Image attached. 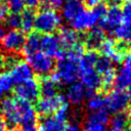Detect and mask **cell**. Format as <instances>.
Masks as SVG:
<instances>
[{"mask_svg": "<svg viewBox=\"0 0 131 131\" xmlns=\"http://www.w3.org/2000/svg\"><path fill=\"white\" fill-rule=\"evenodd\" d=\"M80 75L78 62L68 58L64 54L57 61L55 71L51 75V79L58 85H71L77 82Z\"/></svg>", "mask_w": 131, "mask_h": 131, "instance_id": "obj_1", "label": "cell"}, {"mask_svg": "<svg viewBox=\"0 0 131 131\" xmlns=\"http://www.w3.org/2000/svg\"><path fill=\"white\" fill-rule=\"evenodd\" d=\"M61 23V15L55 9L44 7L35 15L34 29L42 34H52L60 28Z\"/></svg>", "mask_w": 131, "mask_h": 131, "instance_id": "obj_2", "label": "cell"}, {"mask_svg": "<svg viewBox=\"0 0 131 131\" xmlns=\"http://www.w3.org/2000/svg\"><path fill=\"white\" fill-rule=\"evenodd\" d=\"M27 62L34 73L43 77L49 75L54 69V61L52 57L46 55L40 50L28 55Z\"/></svg>", "mask_w": 131, "mask_h": 131, "instance_id": "obj_3", "label": "cell"}, {"mask_svg": "<svg viewBox=\"0 0 131 131\" xmlns=\"http://www.w3.org/2000/svg\"><path fill=\"white\" fill-rule=\"evenodd\" d=\"M128 105V97L124 89L115 88L104 96V107L108 113L116 114L126 111Z\"/></svg>", "mask_w": 131, "mask_h": 131, "instance_id": "obj_4", "label": "cell"}, {"mask_svg": "<svg viewBox=\"0 0 131 131\" xmlns=\"http://www.w3.org/2000/svg\"><path fill=\"white\" fill-rule=\"evenodd\" d=\"M99 20H100L99 16L92 8L90 10L84 9L73 20H71L70 24H71V28L74 29L75 31L83 32V31H89L92 28L96 27Z\"/></svg>", "mask_w": 131, "mask_h": 131, "instance_id": "obj_5", "label": "cell"}, {"mask_svg": "<svg viewBox=\"0 0 131 131\" xmlns=\"http://www.w3.org/2000/svg\"><path fill=\"white\" fill-rule=\"evenodd\" d=\"M13 93L16 99L26 100L29 102L37 101L40 97L39 82H37L34 78L31 80H28L21 84L16 85Z\"/></svg>", "mask_w": 131, "mask_h": 131, "instance_id": "obj_6", "label": "cell"}, {"mask_svg": "<svg viewBox=\"0 0 131 131\" xmlns=\"http://www.w3.org/2000/svg\"><path fill=\"white\" fill-rule=\"evenodd\" d=\"M40 50L50 57H55L59 59L63 56L64 52L62 50L61 44L59 42L58 36L52 34H43L40 37Z\"/></svg>", "mask_w": 131, "mask_h": 131, "instance_id": "obj_7", "label": "cell"}, {"mask_svg": "<svg viewBox=\"0 0 131 131\" xmlns=\"http://www.w3.org/2000/svg\"><path fill=\"white\" fill-rule=\"evenodd\" d=\"M26 42V36L24 32L19 30H9L4 33L2 38V47L8 53H16L21 51Z\"/></svg>", "mask_w": 131, "mask_h": 131, "instance_id": "obj_8", "label": "cell"}, {"mask_svg": "<svg viewBox=\"0 0 131 131\" xmlns=\"http://www.w3.org/2000/svg\"><path fill=\"white\" fill-rule=\"evenodd\" d=\"M99 50L101 54L107 58H110L113 63H120L123 61L126 51L125 48L121 45H118L114 39L104 38L99 46Z\"/></svg>", "mask_w": 131, "mask_h": 131, "instance_id": "obj_9", "label": "cell"}, {"mask_svg": "<svg viewBox=\"0 0 131 131\" xmlns=\"http://www.w3.org/2000/svg\"><path fill=\"white\" fill-rule=\"evenodd\" d=\"M0 116L5 120L7 126L15 128L18 125V112L16 99L11 97L2 98L0 101Z\"/></svg>", "mask_w": 131, "mask_h": 131, "instance_id": "obj_10", "label": "cell"}, {"mask_svg": "<svg viewBox=\"0 0 131 131\" xmlns=\"http://www.w3.org/2000/svg\"><path fill=\"white\" fill-rule=\"evenodd\" d=\"M123 23L121 7L119 4H113L107 9L103 17L99 20L100 29L108 33H113L114 30Z\"/></svg>", "mask_w": 131, "mask_h": 131, "instance_id": "obj_11", "label": "cell"}, {"mask_svg": "<svg viewBox=\"0 0 131 131\" xmlns=\"http://www.w3.org/2000/svg\"><path fill=\"white\" fill-rule=\"evenodd\" d=\"M16 104L18 112V124L21 125L23 127L36 125L38 121V116L36 108L33 106L32 102L21 99H16Z\"/></svg>", "mask_w": 131, "mask_h": 131, "instance_id": "obj_12", "label": "cell"}, {"mask_svg": "<svg viewBox=\"0 0 131 131\" xmlns=\"http://www.w3.org/2000/svg\"><path fill=\"white\" fill-rule=\"evenodd\" d=\"M66 101L64 96L61 94H55L48 97L42 96V98L37 100L36 112L42 116H50L51 114L55 113L56 110Z\"/></svg>", "mask_w": 131, "mask_h": 131, "instance_id": "obj_13", "label": "cell"}, {"mask_svg": "<svg viewBox=\"0 0 131 131\" xmlns=\"http://www.w3.org/2000/svg\"><path fill=\"white\" fill-rule=\"evenodd\" d=\"M9 75L12 79L13 84L18 85L21 84L28 80L33 79L34 72L32 71L29 63L25 60L18 59L10 69H9Z\"/></svg>", "mask_w": 131, "mask_h": 131, "instance_id": "obj_14", "label": "cell"}, {"mask_svg": "<svg viewBox=\"0 0 131 131\" xmlns=\"http://www.w3.org/2000/svg\"><path fill=\"white\" fill-rule=\"evenodd\" d=\"M64 98L67 102L72 105L75 106L82 105L87 98V90L82 83L75 82L69 85Z\"/></svg>", "mask_w": 131, "mask_h": 131, "instance_id": "obj_15", "label": "cell"}, {"mask_svg": "<svg viewBox=\"0 0 131 131\" xmlns=\"http://www.w3.org/2000/svg\"><path fill=\"white\" fill-rule=\"evenodd\" d=\"M79 78H81V83L87 90V95L89 93H93L101 88V80L100 76L96 73L94 69L85 70L80 72Z\"/></svg>", "mask_w": 131, "mask_h": 131, "instance_id": "obj_16", "label": "cell"}, {"mask_svg": "<svg viewBox=\"0 0 131 131\" xmlns=\"http://www.w3.org/2000/svg\"><path fill=\"white\" fill-rule=\"evenodd\" d=\"M60 8L61 18H64L69 23L85 9L84 4L81 0H66Z\"/></svg>", "mask_w": 131, "mask_h": 131, "instance_id": "obj_17", "label": "cell"}, {"mask_svg": "<svg viewBox=\"0 0 131 131\" xmlns=\"http://www.w3.org/2000/svg\"><path fill=\"white\" fill-rule=\"evenodd\" d=\"M58 39L61 44V47L67 50L80 43L79 34L72 28H61L58 35Z\"/></svg>", "mask_w": 131, "mask_h": 131, "instance_id": "obj_18", "label": "cell"}, {"mask_svg": "<svg viewBox=\"0 0 131 131\" xmlns=\"http://www.w3.org/2000/svg\"><path fill=\"white\" fill-rule=\"evenodd\" d=\"M104 38H105L104 37V31H102L100 28L94 27L91 30H89V33L86 36V39H85L86 46L89 49L95 50V49L99 48V46H100V44Z\"/></svg>", "mask_w": 131, "mask_h": 131, "instance_id": "obj_19", "label": "cell"}, {"mask_svg": "<svg viewBox=\"0 0 131 131\" xmlns=\"http://www.w3.org/2000/svg\"><path fill=\"white\" fill-rule=\"evenodd\" d=\"M114 86L119 89H125L131 86V70L122 66L118 72H116Z\"/></svg>", "mask_w": 131, "mask_h": 131, "instance_id": "obj_20", "label": "cell"}, {"mask_svg": "<svg viewBox=\"0 0 131 131\" xmlns=\"http://www.w3.org/2000/svg\"><path fill=\"white\" fill-rule=\"evenodd\" d=\"M66 124L61 123L57 119L51 116H44L40 121L38 131H63Z\"/></svg>", "mask_w": 131, "mask_h": 131, "instance_id": "obj_21", "label": "cell"}, {"mask_svg": "<svg viewBox=\"0 0 131 131\" xmlns=\"http://www.w3.org/2000/svg\"><path fill=\"white\" fill-rule=\"evenodd\" d=\"M130 122H131V114L128 113L127 111L116 113L112 118H110L111 126L113 128H118L122 130L128 128L130 126Z\"/></svg>", "mask_w": 131, "mask_h": 131, "instance_id": "obj_22", "label": "cell"}, {"mask_svg": "<svg viewBox=\"0 0 131 131\" xmlns=\"http://www.w3.org/2000/svg\"><path fill=\"white\" fill-rule=\"evenodd\" d=\"M57 86L58 84L55 81H53L51 77L44 76L39 82L40 95H42L43 97H48L57 94Z\"/></svg>", "mask_w": 131, "mask_h": 131, "instance_id": "obj_23", "label": "cell"}, {"mask_svg": "<svg viewBox=\"0 0 131 131\" xmlns=\"http://www.w3.org/2000/svg\"><path fill=\"white\" fill-rule=\"evenodd\" d=\"M97 58H98V54L95 50L89 49L87 52H84L78 61L79 71L82 72L85 70L94 69V66H95Z\"/></svg>", "mask_w": 131, "mask_h": 131, "instance_id": "obj_24", "label": "cell"}, {"mask_svg": "<svg viewBox=\"0 0 131 131\" xmlns=\"http://www.w3.org/2000/svg\"><path fill=\"white\" fill-rule=\"evenodd\" d=\"M115 38L124 44H131V23H122L113 32Z\"/></svg>", "mask_w": 131, "mask_h": 131, "instance_id": "obj_25", "label": "cell"}, {"mask_svg": "<svg viewBox=\"0 0 131 131\" xmlns=\"http://www.w3.org/2000/svg\"><path fill=\"white\" fill-rule=\"evenodd\" d=\"M40 50V36L37 33H30L28 37H26L25 45L21 49L25 55H30Z\"/></svg>", "mask_w": 131, "mask_h": 131, "instance_id": "obj_26", "label": "cell"}, {"mask_svg": "<svg viewBox=\"0 0 131 131\" xmlns=\"http://www.w3.org/2000/svg\"><path fill=\"white\" fill-rule=\"evenodd\" d=\"M87 101H86V107L89 112H97L100 110L105 108L104 107V97L100 94H97L95 92L89 93L87 95Z\"/></svg>", "mask_w": 131, "mask_h": 131, "instance_id": "obj_27", "label": "cell"}, {"mask_svg": "<svg viewBox=\"0 0 131 131\" xmlns=\"http://www.w3.org/2000/svg\"><path fill=\"white\" fill-rule=\"evenodd\" d=\"M20 29L24 33H31L34 29V20H35V13L32 9L23 10L20 14Z\"/></svg>", "mask_w": 131, "mask_h": 131, "instance_id": "obj_28", "label": "cell"}, {"mask_svg": "<svg viewBox=\"0 0 131 131\" xmlns=\"http://www.w3.org/2000/svg\"><path fill=\"white\" fill-rule=\"evenodd\" d=\"M94 70L96 71V73L99 76H102L105 73H108V72L115 70V68H114L113 61L110 58H107V57L102 55L100 57L98 56V58H97V60L95 62V66H94Z\"/></svg>", "mask_w": 131, "mask_h": 131, "instance_id": "obj_29", "label": "cell"}, {"mask_svg": "<svg viewBox=\"0 0 131 131\" xmlns=\"http://www.w3.org/2000/svg\"><path fill=\"white\" fill-rule=\"evenodd\" d=\"M70 116H71V110H70L69 103L66 101L56 110L53 117L55 119H57L58 121H60L61 123L66 124L68 122V120L70 119Z\"/></svg>", "mask_w": 131, "mask_h": 131, "instance_id": "obj_30", "label": "cell"}, {"mask_svg": "<svg viewBox=\"0 0 131 131\" xmlns=\"http://www.w3.org/2000/svg\"><path fill=\"white\" fill-rule=\"evenodd\" d=\"M83 53H84V46H83V44L78 43V44L75 45L74 47L68 49V52L64 53V55H66L68 58H70V59L75 60V61L78 62Z\"/></svg>", "mask_w": 131, "mask_h": 131, "instance_id": "obj_31", "label": "cell"}, {"mask_svg": "<svg viewBox=\"0 0 131 131\" xmlns=\"http://www.w3.org/2000/svg\"><path fill=\"white\" fill-rule=\"evenodd\" d=\"M6 23V26L10 30H18L20 28V14L17 12H12L7 15V17L4 19Z\"/></svg>", "mask_w": 131, "mask_h": 131, "instance_id": "obj_32", "label": "cell"}, {"mask_svg": "<svg viewBox=\"0 0 131 131\" xmlns=\"http://www.w3.org/2000/svg\"><path fill=\"white\" fill-rule=\"evenodd\" d=\"M115 77H116V70H113L108 73H105L104 75L100 76L101 80V87L103 89H108L112 86H114L115 82Z\"/></svg>", "mask_w": 131, "mask_h": 131, "instance_id": "obj_33", "label": "cell"}, {"mask_svg": "<svg viewBox=\"0 0 131 131\" xmlns=\"http://www.w3.org/2000/svg\"><path fill=\"white\" fill-rule=\"evenodd\" d=\"M0 84L3 88V91L4 93L5 92H8L12 89V86H13V82H12V79L9 75V73L7 72H4V73H1L0 74Z\"/></svg>", "mask_w": 131, "mask_h": 131, "instance_id": "obj_34", "label": "cell"}, {"mask_svg": "<svg viewBox=\"0 0 131 131\" xmlns=\"http://www.w3.org/2000/svg\"><path fill=\"white\" fill-rule=\"evenodd\" d=\"M122 18L124 23H131V0H126L121 7Z\"/></svg>", "mask_w": 131, "mask_h": 131, "instance_id": "obj_35", "label": "cell"}, {"mask_svg": "<svg viewBox=\"0 0 131 131\" xmlns=\"http://www.w3.org/2000/svg\"><path fill=\"white\" fill-rule=\"evenodd\" d=\"M84 131H107L106 125L90 122V121H84Z\"/></svg>", "mask_w": 131, "mask_h": 131, "instance_id": "obj_36", "label": "cell"}, {"mask_svg": "<svg viewBox=\"0 0 131 131\" xmlns=\"http://www.w3.org/2000/svg\"><path fill=\"white\" fill-rule=\"evenodd\" d=\"M8 7H9V10H11L12 12H21L24 10V7H25V3H24V0H5Z\"/></svg>", "mask_w": 131, "mask_h": 131, "instance_id": "obj_37", "label": "cell"}, {"mask_svg": "<svg viewBox=\"0 0 131 131\" xmlns=\"http://www.w3.org/2000/svg\"><path fill=\"white\" fill-rule=\"evenodd\" d=\"M46 7L52 8V9H58L62 6L66 0H41Z\"/></svg>", "mask_w": 131, "mask_h": 131, "instance_id": "obj_38", "label": "cell"}, {"mask_svg": "<svg viewBox=\"0 0 131 131\" xmlns=\"http://www.w3.org/2000/svg\"><path fill=\"white\" fill-rule=\"evenodd\" d=\"M9 14V7L5 0H0V21L4 20Z\"/></svg>", "mask_w": 131, "mask_h": 131, "instance_id": "obj_39", "label": "cell"}, {"mask_svg": "<svg viewBox=\"0 0 131 131\" xmlns=\"http://www.w3.org/2000/svg\"><path fill=\"white\" fill-rule=\"evenodd\" d=\"M25 6H27L29 9H34L36 7H38L41 3V0H24Z\"/></svg>", "mask_w": 131, "mask_h": 131, "instance_id": "obj_40", "label": "cell"}, {"mask_svg": "<svg viewBox=\"0 0 131 131\" xmlns=\"http://www.w3.org/2000/svg\"><path fill=\"white\" fill-rule=\"evenodd\" d=\"M63 131H83V130L78 123H71L64 126Z\"/></svg>", "mask_w": 131, "mask_h": 131, "instance_id": "obj_41", "label": "cell"}, {"mask_svg": "<svg viewBox=\"0 0 131 131\" xmlns=\"http://www.w3.org/2000/svg\"><path fill=\"white\" fill-rule=\"evenodd\" d=\"M122 66H124V67H126V68L131 70V51L125 54V57L123 59V64Z\"/></svg>", "mask_w": 131, "mask_h": 131, "instance_id": "obj_42", "label": "cell"}, {"mask_svg": "<svg viewBox=\"0 0 131 131\" xmlns=\"http://www.w3.org/2000/svg\"><path fill=\"white\" fill-rule=\"evenodd\" d=\"M9 131H38L36 125L34 126H26V127H23V130H19L17 128H11Z\"/></svg>", "mask_w": 131, "mask_h": 131, "instance_id": "obj_43", "label": "cell"}, {"mask_svg": "<svg viewBox=\"0 0 131 131\" xmlns=\"http://www.w3.org/2000/svg\"><path fill=\"white\" fill-rule=\"evenodd\" d=\"M86 1H87V5H88L90 8H93V7H95L96 5L103 3L105 0H86Z\"/></svg>", "mask_w": 131, "mask_h": 131, "instance_id": "obj_44", "label": "cell"}, {"mask_svg": "<svg viewBox=\"0 0 131 131\" xmlns=\"http://www.w3.org/2000/svg\"><path fill=\"white\" fill-rule=\"evenodd\" d=\"M7 124L5 122V120L0 116V131H7Z\"/></svg>", "mask_w": 131, "mask_h": 131, "instance_id": "obj_45", "label": "cell"}, {"mask_svg": "<svg viewBox=\"0 0 131 131\" xmlns=\"http://www.w3.org/2000/svg\"><path fill=\"white\" fill-rule=\"evenodd\" d=\"M4 60H5V55L2 53V51H0V70L4 68Z\"/></svg>", "mask_w": 131, "mask_h": 131, "instance_id": "obj_46", "label": "cell"}, {"mask_svg": "<svg viewBox=\"0 0 131 131\" xmlns=\"http://www.w3.org/2000/svg\"><path fill=\"white\" fill-rule=\"evenodd\" d=\"M126 93H127V97H128V102H129V104H131V86L128 87V91Z\"/></svg>", "mask_w": 131, "mask_h": 131, "instance_id": "obj_47", "label": "cell"}, {"mask_svg": "<svg viewBox=\"0 0 131 131\" xmlns=\"http://www.w3.org/2000/svg\"><path fill=\"white\" fill-rule=\"evenodd\" d=\"M4 29H3V27H1L0 26V43H1V41H2V38H3V35H4Z\"/></svg>", "mask_w": 131, "mask_h": 131, "instance_id": "obj_48", "label": "cell"}, {"mask_svg": "<svg viewBox=\"0 0 131 131\" xmlns=\"http://www.w3.org/2000/svg\"><path fill=\"white\" fill-rule=\"evenodd\" d=\"M3 94H4V91H3V88H2V86H1V84H0V99L2 98Z\"/></svg>", "mask_w": 131, "mask_h": 131, "instance_id": "obj_49", "label": "cell"}, {"mask_svg": "<svg viewBox=\"0 0 131 131\" xmlns=\"http://www.w3.org/2000/svg\"><path fill=\"white\" fill-rule=\"evenodd\" d=\"M108 131H125V130H122V129H118V128H111Z\"/></svg>", "mask_w": 131, "mask_h": 131, "instance_id": "obj_50", "label": "cell"}, {"mask_svg": "<svg viewBox=\"0 0 131 131\" xmlns=\"http://www.w3.org/2000/svg\"><path fill=\"white\" fill-rule=\"evenodd\" d=\"M129 127H130V131H131V122H130V126Z\"/></svg>", "mask_w": 131, "mask_h": 131, "instance_id": "obj_51", "label": "cell"}, {"mask_svg": "<svg viewBox=\"0 0 131 131\" xmlns=\"http://www.w3.org/2000/svg\"><path fill=\"white\" fill-rule=\"evenodd\" d=\"M81 1H82V0H81Z\"/></svg>", "mask_w": 131, "mask_h": 131, "instance_id": "obj_52", "label": "cell"}]
</instances>
